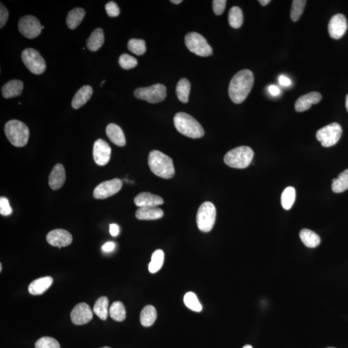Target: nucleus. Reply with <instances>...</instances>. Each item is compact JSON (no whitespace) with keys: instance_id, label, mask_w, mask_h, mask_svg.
Segmentation results:
<instances>
[{"instance_id":"1","label":"nucleus","mask_w":348,"mask_h":348,"mask_svg":"<svg viewBox=\"0 0 348 348\" xmlns=\"http://www.w3.org/2000/svg\"><path fill=\"white\" fill-rule=\"evenodd\" d=\"M254 82V74L249 70H242L234 75L228 88L229 96L232 102L236 104L243 103L250 92Z\"/></svg>"},{"instance_id":"2","label":"nucleus","mask_w":348,"mask_h":348,"mask_svg":"<svg viewBox=\"0 0 348 348\" xmlns=\"http://www.w3.org/2000/svg\"><path fill=\"white\" fill-rule=\"evenodd\" d=\"M148 165L151 171L158 177L168 180L175 175L172 160L160 151H151L148 156Z\"/></svg>"},{"instance_id":"3","label":"nucleus","mask_w":348,"mask_h":348,"mask_svg":"<svg viewBox=\"0 0 348 348\" xmlns=\"http://www.w3.org/2000/svg\"><path fill=\"white\" fill-rule=\"evenodd\" d=\"M173 122L178 132L186 137L198 139L205 135V131L200 123L188 113H176L174 116Z\"/></svg>"},{"instance_id":"4","label":"nucleus","mask_w":348,"mask_h":348,"mask_svg":"<svg viewBox=\"0 0 348 348\" xmlns=\"http://www.w3.org/2000/svg\"><path fill=\"white\" fill-rule=\"evenodd\" d=\"M5 133L12 145L23 147L29 139V129L25 123L18 120H11L5 125Z\"/></svg>"},{"instance_id":"5","label":"nucleus","mask_w":348,"mask_h":348,"mask_svg":"<svg viewBox=\"0 0 348 348\" xmlns=\"http://www.w3.org/2000/svg\"><path fill=\"white\" fill-rule=\"evenodd\" d=\"M254 158V151L251 148L243 146L229 151L224 156V161L231 168L243 169L250 165Z\"/></svg>"},{"instance_id":"6","label":"nucleus","mask_w":348,"mask_h":348,"mask_svg":"<svg viewBox=\"0 0 348 348\" xmlns=\"http://www.w3.org/2000/svg\"><path fill=\"white\" fill-rule=\"evenodd\" d=\"M216 209L212 203L206 201L202 204L197 213L196 222L201 231L209 232L216 223Z\"/></svg>"},{"instance_id":"7","label":"nucleus","mask_w":348,"mask_h":348,"mask_svg":"<svg viewBox=\"0 0 348 348\" xmlns=\"http://www.w3.org/2000/svg\"><path fill=\"white\" fill-rule=\"evenodd\" d=\"M185 44L188 49L201 57H207L212 54V49L206 40L197 32H190L186 35Z\"/></svg>"},{"instance_id":"8","label":"nucleus","mask_w":348,"mask_h":348,"mask_svg":"<svg viewBox=\"0 0 348 348\" xmlns=\"http://www.w3.org/2000/svg\"><path fill=\"white\" fill-rule=\"evenodd\" d=\"M342 130L339 123H333L317 131L316 138L321 141L322 147H331L341 138Z\"/></svg>"},{"instance_id":"9","label":"nucleus","mask_w":348,"mask_h":348,"mask_svg":"<svg viewBox=\"0 0 348 348\" xmlns=\"http://www.w3.org/2000/svg\"><path fill=\"white\" fill-rule=\"evenodd\" d=\"M22 61L25 66L34 74H43L46 69V63L38 51L34 49H26L22 54Z\"/></svg>"},{"instance_id":"10","label":"nucleus","mask_w":348,"mask_h":348,"mask_svg":"<svg viewBox=\"0 0 348 348\" xmlns=\"http://www.w3.org/2000/svg\"><path fill=\"white\" fill-rule=\"evenodd\" d=\"M134 95L139 100L147 101L150 103L163 102L166 96V88L162 84H155L150 87L139 88L135 90Z\"/></svg>"},{"instance_id":"11","label":"nucleus","mask_w":348,"mask_h":348,"mask_svg":"<svg viewBox=\"0 0 348 348\" xmlns=\"http://www.w3.org/2000/svg\"><path fill=\"white\" fill-rule=\"evenodd\" d=\"M18 29L23 36L27 38L33 39L41 34L42 25L36 17L29 15L20 20Z\"/></svg>"},{"instance_id":"12","label":"nucleus","mask_w":348,"mask_h":348,"mask_svg":"<svg viewBox=\"0 0 348 348\" xmlns=\"http://www.w3.org/2000/svg\"><path fill=\"white\" fill-rule=\"evenodd\" d=\"M122 186V181L119 178L104 181L95 188L94 192H93V197L96 199L110 198L120 191Z\"/></svg>"},{"instance_id":"13","label":"nucleus","mask_w":348,"mask_h":348,"mask_svg":"<svg viewBox=\"0 0 348 348\" xmlns=\"http://www.w3.org/2000/svg\"><path fill=\"white\" fill-rule=\"evenodd\" d=\"M347 29V20L344 15L337 14L330 19L328 32L333 39L339 40L344 36Z\"/></svg>"},{"instance_id":"14","label":"nucleus","mask_w":348,"mask_h":348,"mask_svg":"<svg viewBox=\"0 0 348 348\" xmlns=\"http://www.w3.org/2000/svg\"><path fill=\"white\" fill-rule=\"evenodd\" d=\"M111 148L105 141L99 139L95 141L93 148V158L95 163L100 166H105L109 162Z\"/></svg>"},{"instance_id":"15","label":"nucleus","mask_w":348,"mask_h":348,"mask_svg":"<svg viewBox=\"0 0 348 348\" xmlns=\"http://www.w3.org/2000/svg\"><path fill=\"white\" fill-rule=\"evenodd\" d=\"M47 241L50 245L61 249L62 247L69 246L72 243V236L65 229H55L47 234Z\"/></svg>"},{"instance_id":"16","label":"nucleus","mask_w":348,"mask_h":348,"mask_svg":"<svg viewBox=\"0 0 348 348\" xmlns=\"http://www.w3.org/2000/svg\"><path fill=\"white\" fill-rule=\"evenodd\" d=\"M71 320L75 325H83L87 324L91 321L93 317L92 310L87 304L82 302L76 305L72 310Z\"/></svg>"},{"instance_id":"17","label":"nucleus","mask_w":348,"mask_h":348,"mask_svg":"<svg viewBox=\"0 0 348 348\" xmlns=\"http://www.w3.org/2000/svg\"><path fill=\"white\" fill-rule=\"evenodd\" d=\"M134 203L139 208L158 207L163 205L164 201L161 197L150 192L139 194L134 198Z\"/></svg>"},{"instance_id":"18","label":"nucleus","mask_w":348,"mask_h":348,"mask_svg":"<svg viewBox=\"0 0 348 348\" xmlns=\"http://www.w3.org/2000/svg\"><path fill=\"white\" fill-rule=\"evenodd\" d=\"M322 99V95L319 92H312L302 95L296 101L295 109L297 112H302L308 110L313 104H317Z\"/></svg>"},{"instance_id":"19","label":"nucleus","mask_w":348,"mask_h":348,"mask_svg":"<svg viewBox=\"0 0 348 348\" xmlns=\"http://www.w3.org/2000/svg\"><path fill=\"white\" fill-rule=\"evenodd\" d=\"M65 179H66V175H65L64 166L62 164H57L53 168L49 176L50 187L52 190H58L61 188L65 183Z\"/></svg>"},{"instance_id":"20","label":"nucleus","mask_w":348,"mask_h":348,"mask_svg":"<svg viewBox=\"0 0 348 348\" xmlns=\"http://www.w3.org/2000/svg\"><path fill=\"white\" fill-rule=\"evenodd\" d=\"M53 279L51 277H42L34 280L29 286V293L34 296H40L44 294L51 286Z\"/></svg>"},{"instance_id":"21","label":"nucleus","mask_w":348,"mask_h":348,"mask_svg":"<svg viewBox=\"0 0 348 348\" xmlns=\"http://www.w3.org/2000/svg\"><path fill=\"white\" fill-rule=\"evenodd\" d=\"M106 133L110 140L118 147H124L126 145L124 133L119 126L110 123L106 128Z\"/></svg>"},{"instance_id":"22","label":"nucleus","mask_w":348,"mask_h":348,"mask_svg":"<svg viewBox=\"0 0 348 348\" xmlns=\"http://www.w3.org/2000/svg\"><path fill=\"white\" fill-rule=\"evenodd\" d=\"M93 89L89 85H85L78 90L72 102V107L78 109L85 105L92 97Z\"/></svg>"},{"instance_id":"23","label":"nucleus","mask_w":348,"mask_h":348,"mask_svg":"<svg viewBox=\"0 0 348 348\" xmlns=\"http://www.w3.org/2000/svg\"><path fill=\"white\" fill-rule=\"evenodd\" d=\"M24 90V83L18 80L10 81L2 87V95L5 98L19 96Z\"/></svg>"},{"instance_id":"24","label":"nucleus","mask_w":348,"mask_h":348,"mask_svg":"<svg viewBox=\"0 0 348 348\" xmlns=\"http://www.w3.org/2000/svg\"><path fill=\"white\" fill-rule=\"evenodd\" d=\"M163 216V211L158 207L140 208L136 212V218L140 220H156Z\"/></svg>"},{"instance_id":"25","label":"nucleus","mask_w":348,"mask_h":348,"mask_svg":"<svg viewBox=\"0 0 348 348\" xmlns=\"http://www.w3.org/2000/svg\"><path fill=\"white\" fill-rule=\"evenodd\" d=\"M105 42L104 32L102 29H95L87 40V47L90 51L95 52L103 46Z\"/></svg>"},{"instance_id":"26","label":"nucleus","mask_w":348,"mask_h":348,"mask_svg":"<svg viewBox=\"0 0 348 348\" xmlns=\"http://www.w3.org/2000/svg\"><path fill=\"white\" fill-rule=\"evenodd\" d=\"M157 319V312L152 305H148L142 310L140 315V322L142 326L150 327L152 326Z\"/></svg>"},{"instance_id":"27","label":"nucleus","mask_w":348,"mask_h":348,"mask_svg":"<svg viewBox=\"0 0 348 348\" xmlns=\"http://www.w3.org/2000/svg\"><path fill=\"white\" fill-rule=\"evenodd\" d=\"M300 238L302 243L308 248H315L321 243V238L315 232L308 229H303L300 231Z\"/></svg>"},{"instance_id":"28","label":"nucleus","mask_w":348,"mask_h":348,"mask_svg":"<svg viewBox=\"0 0 348 348\" xmlns=\"http://www.w3.org/2000/svg\"><path fill=\"white\" fill-rule=\"evenodd\" d=\"M85 10L75 8L70 11L67 17V24L70 29H75L79 26L85 16Z\"/></svg>"},{"instance_id":"29","label":"nucleus","mask_w":348,"mask_h":348,"mask_svg":"<svg viewBox=\"0 0 348 348\" xmlns=\"http://www.w3.org/2000/svg\"><path fill=\"white\" fill-rule=\"evenodd\" d=\"M335 193H342L348 189V169L340 173L336 179L333 180L332 185Z\"/></svg>"},{"instance_id":"30","label":"nucleus","mask_w":348,"mask_h":348,"mask_svg":"<svg viewBox=\"0 0 348 348\" xmlns=\"http://www.w3.org/2000/svg\"><path fill=\"white\" fill-rule=\"evenodd\" d=\"M190 91V82L186 78H182L178 83L177 87H176V94H177L178 99L182 103H187L188 102Z\"/></svg>"},{"instance_id":"31","label":"nucleus","mask_w":348,"mask_h":348,"mask_svg":"<svg viewBox=\"0 0 348 348\" xmlns=\"http://www.w3.org/2000/svg\"><path fill=\"white\" fill-rule=\"evenodd\" d=\"M229 24L234 29H239L243 24V14L238 7H231L228 14Z\"/></svg>"},{"instance_id":"32","label":"nucleus","mask_w":348,"mask_h":348,"mask_svg":"<svg viewBox=\"0 0 348 348\" xmlns=\"http://www.w3.org/2000/svg\"><path fill=\"white\" fill-rule=\"evenodd\" d=\"M108 299L107 297H102L98 299L94 304V314L100 319L105 321L108 317Z\"/></svg>"},{"instance_id":"33","label":"nucleus","mask_w":348,"mask_h":348,"mask_svg":"<svg viewBox=\"0 0 348 348\" xmlns=\"http://www.w3.org/2000/svg\"><path fill=\"white\" fill-rule=\"evenodd\" d=\"M296 190L292 186L284 189L281 196V205L285 210H289L296 201Z\"/></svg>"},{"instance_id":"34","label":"nucleus","mask_w":348,"mask_h":348,"mask_svg":"<svg viewBox=\"0 0 348 348\" xmlns=\"http://www.w3.org/2000/svg\"><path fill=\"white\" fill-rule=\"evenodd\" d=\"M110 316L115 321L122 322L126 318V310L122 302H113L109 310Z\"/></svg>"},{"instance_id":"35","label":"nucleus","mask_w":348,"mask_h":348,"mask_svg":"<svg viewBox=\"0 0 348 348\" xmlns=\"http://www.w3.org/2000/svg\"><path fill=\"white\" fill-rule=\"evenodd\" d=\"M164 259H165V254L161 249H157L153 252L150 263L148 265V269L150 273L155 274L160 270L163 266Z\"/></svg>"},{"instance_id":"36","label":"nucleus","mask_w":348,"mask_h":348,"mask_svg":"<svg viewBox=\"0 0 348 348\" xmlns=\"http://www.w3.org/2000/svg\"><path fill=\"white\" fill-rule=\"evenodd\" d=\"M306 2L305 0H294L292 2L291 13H290V17H291L292 21H298L302 13H303Z\"/></svg>"},{"instance_id":"37","label":"nucleus","mask_w":348,"mask_h":348,"mask_svg":"<svg viewBox=\"0 0 348 348\" xmlns=\"http://www.w3.org/2000/svg\"><path fill=\"white\" fill-rule=\"evenodd\" d=\"M128 48L131 52L138 55H143L147 51L145 42L143 40H130L128 43Z\"/></svg>"},{"instance_id":"38","label":"nucleus","mask_w":348,"mask_h":348,"mask_svg":"<svg viewBox=\"0 0 348 348\" xmlns=\"http://www.w3.org/2000/svg\"><path fill=\"white\" fill-rule=\"evenodd\" d=\"M184 302L189 309L194 312H199L202 310V306L196 295L193 292H188L184 297Z\"/></svg>"},{"instance_id":"39","label":"nucleus","mask_w":348,"mask_h":348,"mask_svg":"<svg viewBox=\"0 0 348 348\" xmlns=\"http://www.w3.org/2000/svg\"><path fill=\"white\" fill-rule=\"evenodd\" d=\"M119 64L125 70H129L137 66V59L128 54H123L120 57Z\"/></svg>"},{"instance_id":"40","label":"nucleus","mask_w":348,"mask_h":348,"mask_svg":"<svg viewBox=\"0 0 348 348\" xmlns=\"http://www.w3.org/2000/svg\"><path fill=\"white\" fill-rule=\"evenodd\" d=\"M35 348H61L59 342L54 338L44 337L35 343Z\"/></svg>"},{"instance_id":"41","label":"nucleus","mask_w":348,"mask_h":348,"mask_svg":"<svg viewBox=\"0 0 348 348\" xmlns=\"http://www.w3.org/2000/svg\"><path fill=\"white\" fill-rule=\"evenodd\" d=\"M12 213V209L9 205L8 199L4 197L0 198V214L2 216H7Z\"/></svg>"},{"instance_id":"42","label":"nucleus","mask_w":348,"mask_h":348,"mask_svg":"<svg viewBox=\"0 0 348 348\" xmlns=\"http://www.w3.org/2000/svg\"><path fill=\"white\" fill-rule=\"evenodd\" d=\"M105 10L108 16L112 17H117L120 13L119 7L113 2H110L106 4Z\"/></svg>"},{"instance_id":"43","label":"nucleus","mask_w":348,"mask_h":348,"mask_svg":"<svg viewBox=\"0 0 348 348\" xmlns=\"http://www.w3.org/2000/svg\"><path fill=\"white\" fill-rule=\"evenodd\" d=\"M226 0H214L213 10L216 15H221L225 9Z\"/></svg>"},{"instance_id":"44","label":"nucleus","mask_w":348,"mask_h":348,"mask_svg":"<svg viewBox=\"0 0 348 348\" xmlns=\"http://www.w3.org/2000/svg\"><path fill=\"white\" fill-rule=\"evenodd\" d=\"M9 17L8 10L5 7L3 4H1V8H0V28L2 29L4 25L6 24Z\"/></svg>"},{"instance_id":"45","label":"nucleus","mask_w":348,"mask_h":348,"mask_svg":"<svg viewBox=\"0 0 348 348\" xmlns=\"http://www.w3.org/2000/svg\"><path fill=\"white\" fill-rule=\"evenodd\" d=\"M279 82L280 85L284 86V87H287V86L291 85L292 84L291 80L284 75H280L279 77Z\"/></svg>"},{"instance_id":"46","label":"nucleus","mask_w":348,"mask_h":348,"mask_svg":"<svg viewBox=\"0 0 348 348\" xmlns=\"http://www.w3.org/2000/svg\"><path fill=\"white\" fill-rule=\"evenodd\" d=\"M119 226L115 224H110V233L113 237H115L119 234Z\"/></svg>"},{"instance_id":"47","label":"nucleus","mask_w":348,"mask_h":348,"mask_svg":"<svg viewBox=\"0 0 348 348\" xmlns=\"http://www.w3.org/2000/svg\"><path fill=\"white\" fill-rule=\"evenodd\" d=\"M115 248V244L112 242H108L102 246V249L105 252H112Z\"/></svg>"},{"instance_id":"48","label":"nucleus","mask_w":348,"mask_h":348,"mask_svg":"<svg viewBox=\"0 0 348 348\" xmlns=\"http://www.w3.org/2000/svg\"><path fill=\"white\" fill-rule=\"evenodd\" d=\"M268 91L274 96L278 95L280 93V90L276 85H270L268 87Z\"/></svg>"},{"instance_id":"49","label":"nucleus","mask_w":348,"mask_h":348,"mask_svg":"<svg viewBox=\"0 0 348 348\" xmlns=\"http://www.w3.org/2000/svg\"><path fill=\"white\" fill-rule=\"evenodd\" d=\"M258 2L263 6H266L271 2L270 0H259Z\"/></svg>"},{"instance_id":"50","label":"nucleus","mask_w":348,"mask_h":348,"mask_svg":"<svg viewBox=\"0 0 348 348\" xmlns=\"http://www.w3.org/2000/svg\"><path fill=\"white\" fill-rule=\"evenodd\" d=\"M170 2L174 4H180L183 2L182 0H171Z\"/></svg>"},{"instance_id":"51","label":"nucleus","mask_w":348,"mask_h":348,"mask_svg":"<svg viewBox=\"0 0 348 348\" xmlns=\"http://www.w3.org/2000/svg\"><path fill=\"white\" fill-rule=\"evenodd\" d=\"M345 107L348 112V94L346 95V100H345Z\"/></svg>"},{"instance_id":"52","label":"nucleus","mask_w":348,"mask_h":348,"mask_svg":"<svg viewBox=\"0 0 348 348\" xmlns=\"http://www.w3.org/2000/svg\"><path fill=\"white\" fill-rule=\"evenodd\" d=\"M243 348H253L250 345H246Z\"/></svg>"},{"instance_id":"53","label":"nucleus","mask_w":348,"mask_h":348,"mask_svg":"<svg viewBox=\"0 0 348 348\" xmlns=\"http://www.w3.org/2000/svg\"><path fill=\"white\" fill-rule=\"evenodd\" d=\"M2 264H0V272H2Z\"/></svg>"},{"instance_id":"54","label":"nucleus","mask_w":348,"mask_h":348,"mask_svg":"<svg viewBox=\"0 0 348 348\" xmlns=\"http://www.w3.org/2000/svg\"><path fill=\"white\" fill-rule=\"evenodd\" d=\"M105 82V80H104V81H103L102 83H101V87H102V86H103V83H104Z\"/></svg>"},{"instance_id":"55","label":"nucleus","mask_w":348,"mask_h":348,"mask_svg":"<svg viewBox=\"0 0 348 348\" xmlns=\"http://www.w3.org/2000/svg\"><path fill=\"white\" fill-rule=\"evenodd\" d=\"M102 348H110V347H102Z\"/></svg>"},{"instance_id":"56","label":"nucleus","mask_w":348,"mask_h":348,"mask_svg":"<svg viewBox=\"0 0 348 348\" xmlns=\"http://www.w3.org/2000/svg\"><path fill=\"white\" fill-rule=\"evenodd\" d=\"M327 348H335V347H327Z\"/></svg>"}]
</instances>
